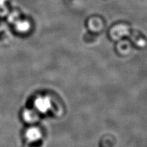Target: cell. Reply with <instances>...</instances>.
Masks as SVG:
<instances>
[]
</instances>
